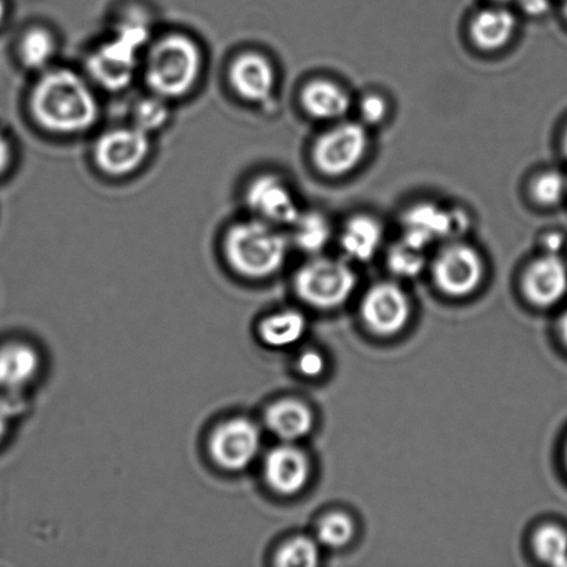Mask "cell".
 Here are the masks:
<instances>
[{
  "mask_svg": "<svg viewBox=\"0 0 567 567\" xmlns=\"http://www.w3.org/2000/svg\"><path fill=\"white\" fill-rule=\"evenodd\" d=\"M566 193V181L559 172H546L533 183V197L546 207H553L563 202Z\"/></svg>",
  "mask_w": 567,
  "mask_h": 567,
  "instance_id": "obj_29",
  "label": "cell"
},
{
  "mask_svg": "<svg viewBox=\"0 0 567 567\" xmlns=\"http://www.w3.org/2000/svg\"><path fill=\"white\" fill-rule=\"evenodd\" d=\"M358 276L342 260L319 258L299 269L295 291L306 305L320 310L339 308L352 297Z\"/></svg>",
  "mask_w": 567,
  "mask_h": 567,
  "instance_id": "obj_5",
  "label": "cell"
},
{
  "mask_svg": "<svg viewBox=\"0 0 567 567\" xmlns=\"http://www.w3.org/2000/svg\"><path fill=\"white\" fill-rule=\"evenodd\" d=\"M16 411V405L11 403L10 399L0 396V441H2L6 432H8L10 421L13 419Z\"/></svg>",
  "mask_w": 567,
  "mask_h": 567,
  "instance_id": "obj_32",
  "label": "cell"
},
{
  "mask_svg": "<svg viewBox=\"0 0 567 567\" xmlns=\"http://www.w3.org/2000/svg\"><path fill=\"white\" fill-rule=\"evenodd\" d=\"M565 16H566V19H567V4L565 6Z\"/></svg>",
  "mask_w": 567,
  "mask_h": 567,
  "instance_id": "obj_39",
  "label": "cell"
},
{
  "mask_svg": "<svg viewBox=\"0 0 567 567\" xmlns=\"http://www.w3.org/2000/svg\"><path fill=\"white\" fill-rule=\"evenodd\" d=\"M300 100L306 113L317 120L342 118L350 109L348 93L331 81L317 80L308 83Z\"/></svg>",
  "mask_w": 567,
  "mask_h": 567,
  "instance_id": "obj_18",
  "label": "cell"
},
{
  "mask_svg": "<svg viewBox=\"0 0 567 567\" xmlns=\"http://www.w3.org/2000/svg\"><path fill=\"white\" fill-rule=\"evenodd\" d=\"M262 435L247 419H233L215 427L209 453L220 468L231 472L247 470L258 457Z\"/></svg>",
  "mask_w": 567,
  "mask_h": 567,
  "instance_id": "obj_9",
  "label": "cell"
},
{
  "mask_svg": "<svg viewBox=\"0 0 567 567\" xmlns=\"http://www.w3.org/2000/svg\"><path fill=\"white\" fill-rule=\"evenodd\" d=\"M524 292L538 308L558 303L567 292V269L563 260L549 254L532 264L524 276Z\"/></svg>",
  "mask_w": 567,
  "mask_h": 567,
  "instance_id": "obj_15",
  "label": "cell"
},
{
  "mask_svg": "<svg viewBox=\"0 0 567 567\" xmlns=\"http://www.w3.org/2000/svg\"><path fill=\"white\" fill-rule=\"evenodd\" d=\"M360 315L375 336L394 337L409 326L413 309L402 287L394 282H380L364 295Z\"/></svg>",
  "mask_w": 567,
  "mask_h": 567,
  "instance_id": "obj_8",
  "label": "cell"
},
{
  "mask_svg": "<svg viewBox=\"0 0 567 567\" xmlns=\"http://www.w3.org/2000/svg\"><path fill=\"white\" fill-rule=\"evenodd\" d=\"M30 110L43 131L58 136H80L97 125L100 103L85 76L66 66H50L39 74Z\"/></svg>",
  "mask_w": 567,
  "mask_h": 567,
  "instance_id": "obj_1",
  "label": "cell"
},
{
  "mask_svg": "<svg viewBox=\"0 0 567 567\" xmlns=\"http://www.w3.org/2000/svg\"><path fill=\"white\" fill-rule=\"evenodd\" d=\"M305 316L297 310H284L260 322L259 337L270 348H289L305 337Z\"/></svg>",
  "mask_w": 567,
  "mask_h": 567,
  "instance_id": "obj_21",
  "label": "cell"
},
{
  "mask_svg": "<svg viewBox=\"0 0 567 567\" xmlns=\"http://www.w3.org/2000/svg\"><path fill=\"white\" fill-rule=\"evenodd\" d=\"M4 19V4L2 0H0V24H2V21Z\"/></svg>",
  "mask_w": 567,
  "mask_h": 567,
  "instance_id": "obj_37",
  "label": "cell"
},
{
  "mask_svg": "<svg viewBox=\"0 0 567 567\" xmlns=\"http://www.w3.org/2000/svg\"><path fill=\"white\" fill-rule=\"evenodd\" d=\"M548 246H549V248L553 249V254L557 252L558 249L560 248L559 236L557 235V236L549 237Z\"/></svg>",
  "mask_w": 567,
  "mask_h": 567,
  "instance_id": "obj_36",
  "label": "cell"
},
{
  "mask_svg": "<svg viewBox=\"0 0 567 567\" xmlns=\"http://www.w3.org/2000/svg\"><path fill=\"white\" fill-rule=\"evenodd\" d=\"M354 535V522L348 514H328L317 525V542L326 548L339 549L348 547L352 543Z\"/></svg>",
  "mask_w": 567,
  "mask_h": 567,
  "instance_id": "obj_25",
  "label": "cell"
},
{
  "mask_svg": "<svg viewBox=\"0 0 567 567\" xmlns=\"http://www.w3.org/2000/svg\"><path fill=\"white\" fill-rule=\"evenodd\" d=\"M172 118L171 102L164 97L150 92L147 96L137 99L133 103L132 124L148 135L164 130Z\"/></svg>",
  "mask_w": 567,
  "mask_h": 567,
  "instance_id": "obj_23",
  "label": "cell"
},
{
  "mask_svg": "<svg viewBox=\"0 0 567 567\" xmlns=\"http://www.w3.org/2000/svg\"><path fill=\"white\" fill-rule=\"evenodd\" d=\"M293 226V241L309 254L320 252L331 237V227L324 216L310 213L300 214Z\"/></svg>",
  "mask_w": 567,
  "mask_h": 567,
  "instance_id": "obj_24",
  "label": "cell"
},
{
  "mask_svg": "<svg viewBox=\"0 0 567 567\" xmlns=\"http://www.w3.org/2000/svg\"><path fill=\"white\" fill-rule=\"evenodd\" d=\"M369 136L364 127L353 122L331 127L315 144L317 168L328 176H342L353 171L364 158Z\"/></svg>",
  "mask_w": 567,
  "mask_h": 567,
  "instance_id": "obj_7",
  "label": "cell"
},
{
  "mask_svg": "<svg viewBox=\"0 0 567 567\" xmlns=\"http://www.w3.org/2000/svg\"><path fill=\"white\" fill-rule=\"evenodd\" d=\"M533 547L543 563L567 566V533L560 527L554 525L540 527L533 538Z\"/></svg>",
  "mask_w": 567,
  "mask_h": 567,
  "instance_id": "obj_26",
  "label": "cell"
},
{
  "mask_svg": "<svg viewBox=\"0 0 567 567\" xmlns=\"http://www.w3.org/2000/svg\"><path fill=\"white\" fill-rule=\"evenodd\" d=\"M360 114L367 124H380L388 114L385 99L378 96V94H369V96L361 100Z\"/></svg>",
  "mask_w": 567,
  "mask_h": 567,
  "instance_id": "obj_31",
  "label": "cell"
},
{
  "mask_svg": "<svg viewBox=\"0 0 567 567\" xmlns=\"http://www.w3.org/2000/svg\"><path fill=\"white\" fill-rule=\"evenodd\" d=\"M148 44L150 28L146 21L132 17L120 22L113 35L89 55V76L105 91H124L135 80L142 66V50Z\"/></svg>",
  "mask_w": 567,
  "mask_h": 567,
  "instance_id": "obj_4",
  "label": "cell"
},
{
  "mask_svg": "<svg viewBox=\"0 0 567 567\" xmlns=\"http://www.w3.org/2000/svg\"><path fill=\"white\" fill-rule=\"evenodd\" d=\"M560 336H563L564 342L567 344V311L563 316L559 322Z\"/></svg>",
  "mask_w": 567,
  "mask_h": 567,
  "instance_id": "obj_35",
  "label": "cell"
},
{
  "mask_svg": "<svg viewBox=\"0 0 567 567\" xmlns=\"http://www.w3.org/2000/svg\"><path fill=\"white\" fill-rule=\"evenodd\" d=\"M244 199L252 218L277 227L292 226L302 214L291 188L276 175L258 176L249 183Z\"/></svg>",
  "mask_w": 567,
  "mask_h": 567,
  "instance_id": "obj_11",
  "label": "cell"
},
{
  "mask_svg": "<svg viewBox=\"0 0 567 567\" xmlns=\"http://www.w3.org/2000/svg\"><path fill=\"white\" fill-rule=\"evenodd\" d=\"M152 137L133 124L105 131L94 143V163L109 176L133 175L147 163L152 154Z\"/></svg>",
  "mask_w": 567,
  "mask_h": 567,
  "instance_id": "obj_6",
  "label": "cell"
},
{
  "mask_svg": "<svg viewBox=\"0 0 567 567\" xmlns=\"http://www.w3.org/2000/svg\"><path fill=\"white\" fill-rule=\"evenodd\" d=\"M564 150H565V153L567 155V131H566L565 137H564Z\"/></svg>",
  "mask_w": 567,
  "mask_h": 567,
  "instance_id": "obj_38",
  "label": "cell"
},
{
  "mask_svg": "<svg viewBox=\"0 0 567 567\" xmlns=\"http://www.w3.org/2000/svg\"><path fill=\"white\" fill-rule=\"evenodd\" d=\"M404 241L425 249L439 238L458 233L466 226L463 213H450L435 204H420L404 215Z\"/></svg>",
  "mask_w": 567,
  "mask_h": 567,
  "instance_id": "obj_13",
  "label": "cell"
},
{
  "mask_svg": "<svg viewBox=\"0 0 567 567\" xmlns=\"http://www.w3.org/2000/svg\"><path fill=\"white\" fill-rule=\"evenodd\" d=\"M326 367L324 355L317 352V350H306V352L299 355L297 361L299 374L310 378V380H316V378L324 374Z\"/></svg>",
  "mask_w": 567,
  "mask_h": 567,
  "instance_id": "obj_30",
  "label": "cell"
},
{
  "mask_svg": "<svg viewBox=\"0 0 567 567\" xmlns=\"http://www.w3.org/2000/svg\"><path fill=\"white\" fill-rule=\"evenodd\" d=\"M265 424L281 442L295 443L313 431L315 415L309 405L299 400L284 399L266 410Z\"/></svg>",
  "mask_w": 567,
  "mask_h": 567,
  "instance_id": "obj_16",
  "label": "cell"
},
{
  "mask_svg": "<svg viewBox=\"0 0 567 567\" xmlns=\"http://www.w3.org/2000/svg\"><path fill=\"white\" fill-rule=\"evenodd\" d=\"M288 248V238L277 226L257 218L237 221L224 241L227 264L237 275L251 280L276 275L286 264Z\"/></svg>",
  "mask_w": 567,
  "mask_h": 567,
  "instance_id": "obj_3",
  "label": "cell"
},
{
  "mask_svg": "<svg viewBox=\"0 0 567 567\" xmlns=\"http://www.w3.org/2000/svg\"><path fill=\"white\" fill-rule=\"evenodd\" d=\"M280 567H316L320 564V544L309 537H293L276 554Z\"/></svg>",
  "mask_w": 567,
  "mask_h": 567,
  "instance_id": "obj_27",
  "label": "cell"
},
{
  "mask_svg": "<svg viewBox=\"0 0 567 567\" xmlns=\"http://www.w3.org/2000/svg\"><path fill=\"white\" fill-rule=\"evenodd\" d=\"M516 19L504 9L482 11L472 22L471 33L474 42L483 50H497L507 44L514 37Z\"/></svg>",
  "mask_w": 567,
  "mask_h": 567,
  "instance_id": "obj_20",
  "label": "cell"
},
{
  "mask_svg": "<svg viewBox=\"0 0 567 567\" xmlns=\"http://www.w3.org/2000/svg\"><path fill=\"white\" fill-rule=\"evenodd\" d=\"M264 474L271 491L281 496H295L303 491L310 481L311 464L308 454L284 443L271 450L265 460Z\"/></svg>",
  "mask_w": 567,
  "mask_h": 567,
  "instance_id": "obj_14",
  "label": "cell"
},
{
  "mask_svg": "<svg viewBox=\"0 0 567 567\" xmlns=\"http://www.w3.org/2000/svg\"><path fill=\"white\" fill-rule=\"evenodd\" d=\"M566 464H567V447H566Z\"/></svg>",
  "mask_w": 567,
  "mask_h": 567,
  "instance_id": "obj_40",
  "label": "cell"
},
{
  "mask_svg": "<svg viewBox=\"0 0 567 567\" xmlns=\"http://www.w3.org/2000/svg\"><path fill=\"white\" fill-rule=\"evenodd\" d=\"M141 69L150 92L174 102L190 94L202 80L203 50L186 33H166L150 42Z\"/></svg>",
  "mask_w": 567,
  "mask_h": 567,
  "instance_id": "obj_2",
  "label": "cell"
},
{
  "mask_svg": "<svg viewBox=\"0 0 567 567\" xmlns=\"http://www.w3.org/2000/svg\"><path fill=\"white\" fill-rule=\"evenodd\" d=\"M233 91L244 102L265 104L274 97L276 70L268 58L255 52L238 54L229 69Z\"/></svg>",
  "mask_w": 567,
  "mask_h": 567,
  "instance_id": "obj_12",
  "label": "cell"
},
{
  "mask_svg": "<svg viewBox=\"0 0 567 567\" xmlns=\"http://www.w3.org/2000/svg\"><path fill=\"white\" fill-rule=\"evenodd\" d=\"M425 249L400 241L388 255V268L400 279H414L425 268Z\"/></svg>",
  "mask_w": 567,
  "mask_h": 567,
  "instance_id": "obj_28",
  "label": "cell"
},
{
  "mask_svg": "<svg viewBox=\"0 0 567 567\" xmlns=\"http://www.w3.org/2000/svg\"><path fill=\"white\" fill-rule=\"evenodd\" d=\"M520 8L530 16L546 14L549 8L548 0H520Z\"/></svg>",
  "mask_w": 567,
  "mask_h": 567,
  "instance_id": "obj_34",
  "label": "cell"
},
{
  "mask_svg": "<svg viewBox=\"0 0 567 567\" xmlns=\"http://www.w3.org/2000/svg\"><path fill=\"white\" fill-rule=\"evenodd\" d=\"M41 359L30 344L11 343L0 349V389L17 392L35 380Z\"/></svg>",
  "mask_w": 567,
  "mask_h": 567,
  "instance_id": "obj_17",
  "label": "cell"
},
{
  "mask_svg": "<svg viewBox=\"0 0 567 567\" xmlns=\"http://www.w3.org/2000/svg\"><path fill=\"white\" fill-rule=\"evenodd\" d=\"M485 266L476 249L465 244H454L443 249L433 264V280L443 293L464 298L480 288Z\"/></svg>",
  "mask_w": 567,
  "mask_h": 567,
  "instance_id": "obj_10",
  "label": "cell"
},
{
  "mask_svg": "<svg viewBox=\"0 0 567 567\" xmlns=\"http://www.w3.org/2000/svg\"><path fill=\"white\" fill-rule=\"evenodd\" d=\"M59 43L54 33L48 28L35 27L21 38L19 54L22 65L39 74L53 66L58 55Z\"/></svg>",
  "mask_w": 567,
  "mask_h": 567,
  "instance_id": "obj_22",
  "label": "cell"
},
{
  "mask_svg": "<svg viewBox=\"0 0 567 567\" xmlns=\"http://www.w3.org/2000/svg\"><path fill=\"white\" fill-rule=\"evenodd\" d=\"M11 157H13V152H11L9 138L0 132V175L9 168Z\"/></svg>",
  "mask_w": 567,
  "mask_h": 567,
  "instance_id": "obj_33",
  "label": "cell"
},
{
  "mask_svg": "<svg viewBox=\"0 0 567 567\" xmlns=\"http://www.w3.org/2000/svg\"><path fill=\"white\" fill-rule=\"evenodd\" d=\"M383 237L380 221L359 215L350 219L341 235V247L348 257L360 262L374 258Z\"/></svg>",
  "mask_w": 567,
  "mask_h": 567,
  "instance_id": "obj_19",
  "label": "cell"
}]
</instances>
